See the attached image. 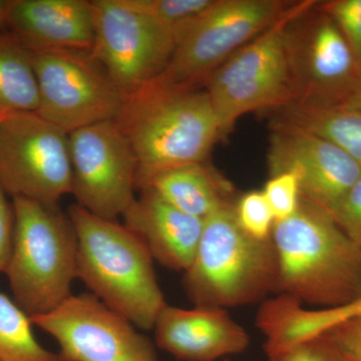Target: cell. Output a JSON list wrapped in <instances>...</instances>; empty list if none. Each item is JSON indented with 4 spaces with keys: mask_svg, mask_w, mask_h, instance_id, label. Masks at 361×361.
Masks as SVG:
<instances>
[{
    "mask_svg": "<svg viewBox=\"0 0 361 361\" xmlns=\"http://www.w3.org/2000/svg\"><path fill=\"white\" fill-rule=\"evenodd\" d=\"M271 242L274 292L322 308L361 299V249L322 207L302 198L293 216L275 223Z\"/></svg>",
    "mask_w": 361,
    "mask_h": 361,
    "instance_id": "cell-1",
    "label": "cell"
},
{
    "mask_svg": "<svg viewBox=\"0 0 361 361\" xmlns=\"http://www.w3.org/2000/svg\"><path fill=\"white\" fill-rule=\"evenodd\" d=\"M78 237V278L92 295L137 329L151 330L164 306L154 259L144 241L127 226L68 209Z\"/></svg>",
    "mask_w": 361,
    "mask_h": 361,
    "instance_id": "cell-2",
    "label": "cell"
},
{
    "mask_svg": "<svg viewBox=\"0 0 361 361\" xmlns=\"http://www.w3.org/2000/svg\"><path fill=\"white\" fill-rule=\"evenodd\" d=\"M116 121L134 151L137 188L164 171L203 164L223 135L206 90H141Z\"/></svg>",
    "mask_w": 361,
    "mask_h": 361,
    "instance_id": "cell-3",
    "label": "cell"
},
{
    "mask_svg": "<svg viewBox=\"0 0 361 361\" xmlns=\"http://www.w3.org/2000/svg\"><path fill=\"white\" fill-rule=\"evenodd\" d=\"M13 207V246L4 273L21 310L30 317L45 314L73 294L77 233L58 205L14 197Z\"/></svg>",
    "mask_w": 361,
    "mask_h": 361,
    "instance_id": "cell-4",
    "label": "cell"
},
{
    "mask_svg": "<svg viewBox=\"0 0 361 361\" xmlns=\"http://www.w3.org/2000/svg\"><path fill=\"white\" fill-rule=\"evenodd\" d=\"M276 255L270 240L259 241L241 229L234 203L204 219L198 249L185 271L184 285L198 307L247 305L274 291Z\"/></svg>",
    "mask_w": 361,
    "mask_h": 361,
    "instance_id": "cell-5",
    "label": "cell"
},
{
    "mask_svg": "<svg viewBox=\"0 0 361 361\" xmlns=\"http://www.w3.org/2000/svg\"><path fill=\"white\" fill-rule=\"evenodd\" d=\"M314 2L295 4L269 28L244 45L207 80V94L223 135L246 114L295 104L289 27Z\"/></svg>",
    "mask_w": 361,
    "mask_h": 361,
    "instance_id": "cell-6",
    "label": "cell"
},
{
    "mask_svg": "<svg viewBox=\"0 0 361 361\" xmlns=\"http://www.w3.org/2000/svg\"><path fill=\"white\" fill-rule=\"evenodd\" d=\"M295 4L216 0L178 42L163 73L142 90H198L235 52L274 25Z\"/></svg>",
    "mask_w": 361,
    "mask_h": 361,
    "instance_id": "cell-7",
    "label": "cell"
},
{
    "mask_svg": "<svg viewBox=\"0 0 361 361\" xmlns=\"http://www.w3.org/2000/svg\"><path fill=\"white\" fill-rule=\"evenodd\" d=\"M39 89L37 114L68 135L118 120L127 97L89 51H30Z\"/></svg>",
    "mask_w": 361,
    "mask_h": 361,
    "instance_id": "cell-8",
    "label": "cell"
},
{
    "mask_svg": "<svg viewBox=\"0 0 361 361\" xmlns=\"http://www.w3.org/2000/svg\"><path fill=\"white\" fill-rule=\"evenodd\" d=\"M70 135L37 113L0 123V184L7 194L56 206L71 194Z\"/></svg>",
    "mask_w": 361,
    "mask_h": 361,
    "instance_id": "cell-9",
    "label": "cell"
},
{
    "mask_svg": "<svg viewBox=\"0 0 361 361\" xmlns=\"http://www.w3.org/2000/svg\"><path fill=\"white\" fill-rule=\"evenodd\" d=\"M92 58L127 99L163 73L176 42L132 0H92Z\"/></svg>",
    "mask_w": 361,
    "mask_h": 361,
    "instance_id": "cell-10",
    "label": "cell"
},
{
    "mask_svg": "<svg viewBox=\"0 0 361 361\" xmlns=\"http://www.w3.org/2000/svg\"><path fill=\"white\" fill-rule=\"evenodd\" d=\"M73 183L78 205L118 221L135 201L137 164L116 121L94 123L70 134Z\"/></svg>",
    "mask_w": 361,
    "mask_h": 361,
    "instance_id": "cell-11",
    "label": "cell"
},
{
    "mask_svg": "<svg viewBox=\"0 0 361 361\" xmlns=\"http://www.w3.org/2000/svg\"><path fill=\"white\" fill-rule=\"evenodd\" d=\"M30 320L56 339L63 361H158L151 339L92 293L71 294Z\"/></svg>",
    "mask_w": 361,
    "mask_h": 361,
    "instance_id": "cell-12",
    "label": "cell"
},
{
    "mask_svg": "<svg viewBox=\"0 0 361 361\" xmlns=\"http://www.w3.org/2000/svg\"><path fill=\"white\" fill-rule=\"evenodd\" d=\"M310 7L289 27L297 92L293 104L338 106L353 90L360 66L334 18L320 6L310 13Z\"/></svg>",
    "mask_w": 361,
    "mask_h": 361,
    "instance_id": "cell-13",
    "label": "cell"
},
{
    "mask_svg": "<svg viewBox=\"0 0 361 361\" xmlns=\"http://www.w3.org/2000/svg\"><path fill=\"white\" fill-rule=\"evenodd\" d=\"M271 176L290 172L302 198L331 212L361 176V167L338 147L319 135L283 122L271 135Z\"/></svg>",
    "mask_w": 361,
    "mask_h": 361,
    "instance_id": "cell-14",
    "label": "cell"
},
{
    "mask_svg": "<svg viewBox=\"0 0 361 361\" xmlns=\"http://www.w3.org/2000/svg\"><path fill=\"white\" fill-rule=\"evenodd\" d=\"M156 345L182 361H215L243 353L250 337L222 308L166 304L157 318Z\"/></svg>",
    "mask_w": 361,
    "mask_h": 361,
    "instance_id": "cell-15",
    "label": "cell"
},
{
    "mask_svg": "<svg viewBox=\"0 0 361 361\" xmlns=\"http://www.w3.org/2000/svg\"><path fill=\"white\" fill-rule=\"evenodd\" d=\"M6 28L30 51H90L94 26L87 0H11Z\"/></svg>",
    "mask_w": 361,
    "mask_h": 361,
    "instance_id": "cell-16",
    "label": "cell"
},
{
    "mask_svg": "<svg viewBox=\"0 0 361 361\" xmlns=\"http://www.w3.org/2000/svg\"><path fill=\"white\" fill-rule=\"evenodd\" d=\"M140 190L123 214V225L144 241L154 260L185 272L198 249L204 220L175 208L149 188Z\"/></svg>",
    "mask_w": 361,
    "mask_h": 361,
    "instance_id": "cell-17",
    "label": "cell"
},
{
    "mask_svg": "<svg viewBox=\"0 0 361 361\" xmlns=\"http://www.w3.org/2000/svg\"><path fill=\"white\" fill-rule=\"evenodd\" d=\"M145 187L175 208L199 219L204 220L232 203L231 185L203 164L164 171L149 178L139 189Z\"/></svg>",
    "mask_w": 361,
    "mask_h": 361,
    "instance_id": "cell-18",
    "label": "cell"
},
{
    "mask_svg": "<svg viewBox=\"0 0 361 361\" xmlns=\"http://www.w3.org/2000/svg\"><path fill=\"white\" fill-rule=\"evenodd\" d=\"M37 108L32 54L11 33H0V111L37 113Z\"/></svg>",
    "mask_w": 361,
    "mask_h": 361,
    "instance_id": "cell-19",
    "label": "cell"
},
{
    "mask_svg": "<svg viewBox=\"0 0 361 361\" xmlns=\"http://www.w3.org/2000/svg\"><path fill=\"white\" fill-rule=\"evenodd\" d=\"M282 121L332 142L361 167V111L292 104Z\"/></svg>",
    "mask_w": 361,
    "mask_h": 361,
    "instance_id": "cell-20",
    "label": "cell"
},
{
    "mask_svg": "<svg viewBox=\"0 0 361 361\" xmlns=\"http://www.w3.org/2000/svg\"><path fill=\"white\" fill-rule=\"evenodd\" d=\"M30 316L0 292V361H63L35 338Z\"/></svg>",
    "mask_w": 361,
    "mask_h": 361,
    "instance_id": "cell-21",
    "label": "cell"
},
{
    "mask_svg": "<svg viewBox=\"0 0 361 361\" xmlns=\"http://www.w3.org/2000/svg\"><path fill=\"white\" fill-rule=\"evenodd\" d=\"M140 11L178 42L216 0H132Z\"/></svg>",
    "mask_w": 361,
    "mask_h": 361,
    "instance_id": "cell-22",
    "label": "cell"
},
{
    "mask_svg": "<svg viewBox=\"0 0 361 361\" xmlns=\"http://www.w3.org/2000/svg\"><path fill=\"white\" fill-rule=\"evenodd\" d=\"M234 210L237 223L246 234L259 241L271 239L276 221L262 191L242 195Z\"/></svg>",
    "mask_w": 361,
    "mask_h": 361,
    "instance_id": "cell-23",
    "label": "cell"
},
{
    "mask_svg": "<svg viewBox=\"0 0 361 361\" xmlns=\"http://www.w3.org/2000/svg\"><path fill=\"white\" fill-rule=\"evenodd\" d=\"M262 192L276 222L293 216L302 200L298 180L290 172L271 176Z\"/></svg>",
    "mask_w": 361,
    "mask_h": 361,
    "instance_id": "cell-24",
    "label": "cell"
},
{
    "mask_svg": "<svg viewBox=\"0 0 361 361\" xmlns=\"http://www.w3.org/2000/svg\"><path fill=\"white\" fill-rule=\"evenodd\" d=\"M319 6L336 21L361 66V0H334Z\"/></svg>",
    "mask_w": 361,
    "mask_h": 361,
    "instance_id": "cell-25",
    "label": "cell"
},
{
    "mask_svg": "<svg viewBox=\"0 0 361 361\" xmlns=\"http://www.w3.org/2000/svg\"><path fill=\"white\" fill-rule=\"evenodd\" d=\"M330 215L342 232L361 249V176Z\"/></svg>",
    "mask_w": 361,
    "mask_h": 361,
    "instance_id": "cell-26",
    "label": "cell"
},
{
    "mask_svg": "<svg viewBox=\"0 0 361 361\" xmlns=\"http://www.w3.org/2000/svg\"><path fill=\"white\" fill-rule=\"evenodd\" d=\"M268 360L269 361H348L325 336L303 342L283 353L268 356Z\"/></svg>",
    "mask_w": 361,
    "mask_h": 361,
    "instance_id": "cell-27",
    "label": "cell"
},
{
    "mask_svg": "<svg viewBox=\"0 0 361 361\" xmlns=\"http://www.w3.org/2000/svg\"><path fill=\"white\" fill-rule=\"evenodd\" d=\"M348 361H361V316L342 323L326 334Z\"/></svg>",
    "mask_w": 361,
    "mask_h": 361,
    "instance_id": "cell-28",
    "label": "cell"
},
{
    "mask_svg": "<svg viewBox=\"0 0 361 361\" xmlns=\"http://www.w3.org/2000/svg\"><path fill=\"white\" fill-rule=\"evenodd\" d=\"M6 195L0 184V272L6 271L13 240V203L7 200Z\"/></svg>",
    "mask_w": 361,
    "mask_h": 361,
    "instance_id": "cell-29",
    "label": "cell"
},
{
    "mask_svg": "<svg viewBox=\"0 0 361 361\" xmlns=\"http://www.w3.org/2000/svg\"><path fill=\"white\" fill-rule=\"evenodd\" d=\"M338 106L361 111V66L360 73H358L357 80H356L353 90L349 92L348 96L345 97L343 103Z\"/></svg>",
    "mask_w": 361,
    "mask_h": 361,
    "instance_id": "cell-30",
    "label": "cell"
},
{
    "mask_svg": "<svg viewBox=\"0 0 361 361\" xmlns=\"http://www.w3.org/2000/svg\"><path fill=\"white\" fill-rule=\"evenodd\" d=\"M11 0H0V33L6 28L7 16H8L9 7H11Z\"/></svg>",
    "mask_w": 361,
    "mask_h": 361,
    "instance_id": "cell-31",
    "label": "cell"
},
{
    "mask_svg": "<svg viewBox=\"0 0 361 361\" xmlns=\"http://www.w3.org/2000/svg\"><path fill=\"white\" fill-rule=\"evenodd\" d=\"M11 113H6V111H0V123L4 121V118H6L7 115H9Z\"/></svg>",
    "mask_w": 361,
    "mask_h": 361,
    "instance_id": "cell-32",
    "label": "cell"
},
{
    "mask_svg": "<svg viewBox=\"0 0 361 361\" xmlns=\"http://www.w3.org/2000/svg\"><path fill=\"white\" fill-rule=\"evenodd\" d=\"M226 361H230V360H226Z\"/></svg>",
    "mask_w": 361,
    "mask_h": 361,
    "instance_id": "cell-33",
    "label": "cell"
}]
</instances>
